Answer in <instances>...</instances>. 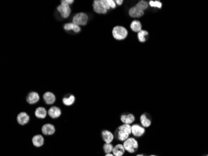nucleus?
I'll list each match as a JSON object with an SVG mask.
<instances>
[{
    "mask_svg": "<svg viewBox=\"0 0 208 156\" xmlns=\"http://www.w3.org/2000/svg\"><path fill=\"white\" fill-rule=\"evenodd\" d=\"M123 147L126 151L129 153H135L138 149V141L133 137H129L123 142Z\"/></svg>",
    "mask_w": 208,
    "mask_h": 156,
    "instance_id": "2",
    "label": "nucleus"
},
{
    "mask_svg": "<svg viewBox=\"0 0 208 156\" xmlns=\"http://www.w3.org/2000/svg\"><path fill=\"white\" fill-rule=\"evenodd\" d=\"M131 29L135 33H138L142 30V25L140 21L134 20L130 24Z\"/></svg>",
    "mask_w": 208,
    "mask_h": 156,
    "instance_id": "18",
    "label": "nucleus"
},
{
    "mask_svg": "<svg viewBox=\"0 0 208 156\" xmlns=\"http://www.w3.org/2000/svg\"><path fill=\"white\" fill-rule=\"evenodd\" d=\"M43 99L47 104H53L55 101V95L51 92H46L43 95Z\"/></svg>",
    "mask_w": 208,
    "mask_h": 156,
    "instance_id": "12",
    "label": "nucleus"
},
{
    "mask_svg": "<svg viewBox=\"0 0 208 156\" xmlns=\"http://www.w3.org/2000/svg\"><path fill=\"white\" fill-rule=\"evenodd\" d=\"M35 116L36 117L39 119H44L47 116L48 111H46L44 107H39L35 111Z\"/></svg>",
    "mask_w": 208,
    "mask_h": 156,
    "instance_id": "19",
    "label": "nucleus"
},
{
    "mask_svg": "<svg viewBox=\"0 0 208 156\" xmlns=\"http://www.w3.org/2000/svg\"><path fill=\"white\" fill-rule=\"evenodd\" d=\"M206 156H208V155H206Z\"/></svg>",
    "mask_w": 208,
    "mask_h": 156,
    "instance_id": "34",
    "label": "nucleus"
},
{
    "mask_svg": "<svg viewBox=\"0 0 208 156\" xmlns=\"http://www.w3.org/2000/svg\"><path fill=\"white\" fill-rule=\"evenodd\" d=\"M32 142L34 146H35L36 147H42L44 143V137L40 134L34 136L32 139Z\"/></svg>",
    "mask_w": 208,
    "mask_h": 156,
    "instance_id": "13",
    "label": "nucleus"
},
{
    "mask_svg": "<svg viewBox=\"0 0 208 156\" xmlns=\"http://www.w3.org/2000/svg\"><path fill=\"white\" fill-rule=\"evenodd\" d=\"M140 122L143 127H148L152 124V121L145 114H143L140 116Z\"/></svg>",
    "mask_w": 208,
    "mask_h": 156,
    "instance_id": "20",
    "label": "nucleus"
},
{
    "mask_svg": "<svg viewBox=\"0 0 208 156\" xmlns=\"http://www.w3.org/2000/svg\"><path fill=\"white\" fill-rule=\"evenodd\" d=\"M128 30L122 26H116L112 29L113 37L119 41L125 40L128 36Z\"/></svg>",
    "mask_w": 208,
    "mask_h": 156,
    "instance_id": "1",
    "label": "nucleus"
},
{
    "mask_svg": "<svg viewBox=\"0 0 208 156\" xmlns=\"http://www.w3.org/2000/svg\"><path fill=\"white\" fill-rule=\"evenodd\" d=\"M145 132V129L144 127L139 125V124H133L132 126V134L135 137H142Z\"/></svg>",
    "mask_w": 208,
    "mask_h": 156,
    "instance_id": "6",
    "label": "nucleus"
},
{
    "mask_svg": "<svg viewBox=\"0 0 208 156\" xmlns=\"http://www.w3.org/2000/svg\"><path fill=\"white\" fill-rule=\"evenodd\" d=\"M130 134H129V133H127L126 132L122 130H119L117 132V138L119 140L124 142L125 141L126 139H128L129 138Z\"/></svg>",
    "mask_w": 208,
    "mask_h": 156,
    "instance_id": "21",
    "label": "nucleus"
},
{
    "mask_svg": "<svg viewBox=\"0 0 208 156\" xmlns=\"http://www.w3.org/2000/svg\"><path fill=\"white\" fill-rule=\"evenodd\" d=\"M129 14L132 18H140L144 15V11L135 5L130 8Z\"/></svg>",
    "mask_w": 208,
    "mask_h": 156,
    "instance_id": "7",
    "label": "nucleus"
},
{
    "mask_svg": "<svg viewBox=\"0 0 208 156\" xmlns=\"http://www.w3.org/2000/svg\"><path fill=\"white\" fill-rule=\"evenodd\" d=\"M41 130L43 134L45 136H51L55 133V129L54 125L51 124H45L42 127Z\"/></svg>",
    "mask_w": 208,
    "mask_h": 156,
    "instance_id": "8",
    "label": "nucleus"
},
{
    "mask_svg": "<svg viewBox=\"0 0 208 156\" xmlns=\"http://www.w3.org/2000/svg\"><path fill=\"white\" fill-rule=\"evenodd\" d=\"M30 117L29 115L25 112L20 113L17 116V121L19 124L21 126H24L28 124L29 121Z\"/></svg>",
    "mask_w": 208,
    "mask_h": 156,
    "instance_id": "9",
    "label": "nucleus"
},
{
    "mask_svg": "<svg viewBox=\"0 0 208 156\" xmlns=\"http://www.w3.org/2000/svg\"><path fill=\"white\" fill-rule=\"evenodd\" d=\"M64 28L66 31H74L75 33H79L81 30L80 27L73 23H66L64 26Z\"/></svg>",
    "mask_w": 208,
    "mask_h": 156,
    "instance_id": "17",
    "label": "nucleus"
},
{
    "mask_svg": "<svg viewBox=\"0 0 208 156\" xmlns=\"http://www.w3.org/2000/svg\"><path fill=\"white\" fill-rule=\"evenodd\" d=\"M105 156H115L113 154H112V153H110V154H106V155H105Z\"/></svg>",
    "mask_w": 208,
    "mask_h": 156,
    "instance_id": "31",
    "label": "nucleus"
},
{
    "mask_svg": "<svg viewBox=\"0 0 208 156\" xmlns=\"http://www.w3.org/2000/svg\"><path fill=\"white\" fill-rule=\"evenodd\" d=\"M102 137L103 141L108 144L111 143L114 139V136L112 132L108 130H105L102 132Z\"/></svg>",
    "mask_w": 208,
    "mask_h": 156,
    "instance_id": "14",
    "label": "nucleus"
},
{
    "mask_svg": "<svg viewBox=\"0 0 208 156\" xmlns=\"http://www.w3.org/2000/svg\"><path fill=\"white\" fill-rule=\"evenodd\" d=\"M93 9L97 14H106L108 11L104 6L102 0H95L93 3Z\"/></svg>",
    "mask_w": 208,
    "mask_h": 156,
    "instance_id": "4",
    "label": "nucleus"
},
{
    "mask_svg": "<svg viewBox=\"0 0 208 156\" xmlns=\"http://www.w3.org/2000/svg\"><path fill=\"white\" fill-rule=\"evenodd\" d=\"M57 9L63 18H67L71 13V9L69 5L64 3H61V5L57 7Z\"/></svg>",
    "mask_w": 208,
    "mask_h": 156,
    "instance_id": "5",
    "label": "nucleus"
},
{
    "mask_svg": "<svg viewBox=\"0 0 208 156\" xmlns=\"http://www.w3.org/2000/svg\"><path fill=\"white\" fill-rule=\"evenodd\" d=\"M108 3L109 5L110 6V8L114 9L116 8V3H115V1H113V0H108Z\"/></svg>",
    "mask_w": 208,
    "mask_h": 156,
    "instance_id": "28",
    "label": "nucleus"
},
{
    "mask_svg": "<svg viewBox=\"0 0 208 156\" xmlns=\"http://www.w3.org/2000/svg\"><path fill=\"white\" fill-rule=\"evenodd\" d=\"M115 3H116L117 5L120 6V5H122L123 4V0H117V1H115Z\"/></svg>",
    "mask_w": 208,
    "mask_h": 156,
    "instance_id": "30",
    "label": "nucleus"
},
{
    "mask_svg": "<svg viewBox=\"0 0 208 156\" xmlns=\"http://www.w3.org/2000/svg\"><path fill=\"white\" fill-rule=\"evenodd\" d=\"M119 129L124 130V131L126 132L127 133H129V134H132V126H130V124H122L119 127Z\"/></svg>",
    "mask_w": 208,
    "mask_h": 156,
    "instance_id": "25",
    "label": "nucleus"
},
{
    "mask_svg": "<svg viewBox=\"0 0 208 156\" xmlns=\"http://www.w3.org/2000/svg\"><path fill=\"white\" fill-rule=\"evenodd\" d=\"M136 6H137L138 8H140L142 10L145 11L148 7V3L146 1H144V0H142V1H140L139 2H138L136 5Z\"/></svg>",
    "mask_w": 208,
    "mask_h": 156,
    "instance_id": "26",
    "label": "nucleus"
},
{
    "mask_svg": "<svg viewBox=\"0 0 208 156\" xmlns=\"http://www.w3.org/2000/svg\"><path fill=\"white\" fill-rule=\"evenodd\" d=\"M74 2L73 1V0H62V1H61V3H64V4H66V5H71L74 3Z\"/></svg>",
    "mask_w": 208,
    "mask_h": 156,
    "instance_id": "29",
    "label": "nucleus"
},
{
    "mask_svg": "<svg viewBox=\"0 0 208 156\" xmlns=\"http://www.w3.org/2000/svg\"><path fill=\"white\" fill-rule=\"evenodd\" d=\"M136 156H145L143 154H138L137 155H136Z\"/></svg>",
    "mask_w": 208,
    "mask_h": 156,
    "instance_id": "32",
    "label": "nucleus"
},
{
    "mask_svg": "<svg viewBox=\"0 0 208 156\" xmlns=\"http://www.w3.org/2000/svg\"><path fill=\"white\" fill-rule=\"evenodd\" d=\"M40 99L39 95L36 92H31L27 96L26 101L29 104H34L37 103Z\"/></svg>",
    "mask_w": 208,
    "mask_h": 156,
    "instance_id": "11",
    "label": "nucleus"
},
{
    "mask_svg": "<svg viewBox=\"0 0 208 156\" xmlns=\"http://www.w3.org/2000/svg\"><path fill=\"white\" fill-rule=\"evenodd\" d=\"M149 156H157V155H150Z\"/></svg>",
    "mask_w": 208,
    "mask_h": 156,
    "instance_id": "33",
    "label": "nucleus"
},
{
    "mask_svg": "<svg viewBox=\"0 0 208 156\" xmlns=\"http://www.w3.org/2000/svg\"><path fill=\"white\" fill-rule=\"evenodd\" d=\"M61 110L57 106H52L48 111V114L52 119L58 118L61 115Z\"/></svg>",
    "mask_w": 208,
    "mask_h": 156,
    "instance_id": "10",
    "label": "nucleus"
},
{
    "mask_svg": "<svg viewBox=\"0 0 208 156\" xmlns=\"http://www.w3.org/2000/svg\"><path fill=\"white\" fill-rule=\"evenodd\" d=\"M113 146L112 144L111 143H106L103 146V149L104 152L106 154H110L113 152Z\"/></svg>",
    "mask_w": 208,
    "mask_h": 156,
    "instance_id": "24",
    "label": "nucleus"
},
{
    "mask_svg": "<svg viewBox=\"0 0 208 156\" xmlns=\"http://www.w3.org/2000/svg\"><path fill=\"white\" fill-rule=\"evenodd\" d=\"M148 35V32L146 30H142L138 33L137 37L138 40L140 43H145L146 41V36Z\"/></svg>",
    "mask_w": 208,
    "mask_h": 156,
    "instance_id": "23",
    "label": "nucleus"
},
{
    "mask_svg": "<svg viewBox=\"0 0 208 156\" xmlns=\"http://www.w3.org/2000/svg\"><path fill=\"white\" fill-rule=\"evenodd\" d=\"M75 98L74 95H70L68 97H65L62 99V102L65 106H72L75 102Z\"/></svg>",
    "mask_w": 208,
    "mask_h": 156,
    "instance_id": "22",
    "label": "nucleus"
},
{
    "mask_svg": "<svg viewBox=\"0 0 208 156\" xmlns=\"http://www.w3.org/2000/svg\"><path fill=\"white\" fill-rule=\"evenodd\" d=\"M89 17L85 13H79L75 14L72 18V23L78 26H85L88 22Z\"/></svg>",
    "mask_w": 208,
    "mask_h": 156,
    "instance_id": "3",
    "label": "nucleus"
},
{
    "mask_svg": "<svg viewBox=\"0 0 208 156\" xmlns=\"http://www.w3.org/2000/svg\"><path fill=\"white\" fill-rule=\"evenodd\" d=\"M149 5L150 6L157 8L159 9L161 8V7H162V3L159 1H149Z\"/></svg>",
    "mask_w": 208,
    "mask_h": 156,
    "instance_id": "27",
    "label": "nucleus"
},
{
    "mask_svg": "<svg viewBox=\"0 0 208 156\" xmlns=\"http://www.w3.org/2000/svg\"><path fill=\"white\" fill-rule=\"evenodd\" d=\"M125 149L123 147V145L121 144H119L114 146L112 154L115 156H123L125 154Z\"/></svg>",
    "mask_w": 208,
    "mask_h": 156,
    "instance_id": "16",
    "label": "nucleus"
},
{
    "mask_svg": "<svg viewBox=\"0 0 208 156\" xmlns=\"http://www.w3.org/2000/svg\"><path fill=\"white\" fill-rule=\"evenodd\" d=\"M121 121L123 124H132L133 123L135 120V116L132 114H123L120 117Z\"/></svg>",
    "mask_w": 208,
    "mask_h": 156,
    "instance_id": "15",
    "label": "nucleus"
}]
</instances>
